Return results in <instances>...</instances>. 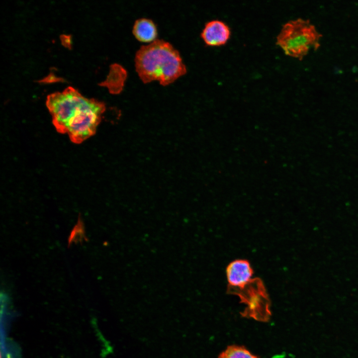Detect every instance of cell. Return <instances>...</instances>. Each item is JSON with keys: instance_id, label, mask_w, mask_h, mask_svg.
<instances>
[{"instance_id": "cell-6", "label": "cell", "mask_w": 358, "mask_h": 358, "mask_svg": "<svg viewBox=\"0 0 358 358\" xmlns=\"http://www.w3.org/2000/svg\"><path fill=\"white\" fill-rule=\"evenodd\" d=\"M132 32L135 38L143 42H152L157 36L155 24L152 20L145 18L135 21Z\"/></svg>"}, {"instance_id": "cell-7", "label": "cell", "mask_w": 358, "mask_h": 358, "mask_svg": "<svg viewBox=\"0 0 358 358\" xmlns=\"http://www.w3.org/2000/svg\"><path fill=\"white\" fill-rule=\"evenodd\" d=\"M218 358H258L243 346L231 345L219 355Z\"/></svg>"}, {"instance_id": "cell-4", "label": "cell", "mask_w": 358, "mask_h": 358, "mask_svg": "<svg viewBox=\"0 0 358 358\" xmlns=\"http://www.w3.org/2000/svg\"><path fill=\"white\" fill-rule=\"evenodd\" d=\"M230 36L229 26L223 21L213 20L207 22L201 36L209 46H220L226 43Z\"/></svg>"}, {"instance_id": "cell-2", "label": "cell", "mask_w": 358, "mask_h": 358, "mask_svg": "<svg viewBox=\"0 0 358 358\" xmlns=\"http://www.w3.org/2000/svg\"><path fill=\"white\" fill-rule=\"evenodd\" d=\"M136 71L144 83L158 81L167 86L186 73L179 51L169 42L156 39L136 52Z\"/></svg>"}, {"instance_id": "cell-1", "label": "cell", "mask_w": 358, "mask_h": 358, "mask_svg": "<svg viewBox=\"0 0 358 358\" xmlns=\"http://www.w3.org/2000/svg\"><path fill=\"white\" fill-rule=\"evenodd\" d=\"M46 106L56 130L80 144L93 135L105 110L103 102L88 98L69 87L47 96Z\"/></svg>"}, {"instance_id": "cell-3", "label": "cell", "mask_w": 358, "mask_h": 358, "mask_svg": "<svg viewBox=\"0 0 358 358\" xmlns=\"http://www.w3.org/2000/svg\"><path fill=\"white\" fill-rule=\"evenodd\" d=\"M322 37L309 20L299 18L282 25L276 44L286 55L301 60L310 49L319 48Z\"/></svg>"}, {"instance_id": "cell-5", "label": "cell", "mask_w": 358, "mask_h": 358, "mask_svg": "<svg viewBox=\"0 0 358 358\" xmlns=\"http://www.w3.org/2000/svg\"><path fill=\"white\" fill-rule=\"evenodd\" d=\"M253 270L250 264L245 260H236L228 266L227 277L231 286L244 289L250 283Z\"/></svg>"}]
</instances>
